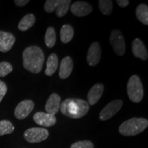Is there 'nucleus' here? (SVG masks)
Returning a JSON list of instances; mask_svg holds the SVG:
<instances>
[{
    "label": "nucleus",
    "mask_w": 148,
    "mask_h": 148,
    "mask_svg": "<svg viewBox=\"0 0 148 148\" xmlns=\"http://www.w3.org/2000/svg\"><path fill=\"white\" fill-rule=\"evenodd\" d=\"M45 62V55L39 47L36 45L25 48L23 52V65L25 69L32 73L41 71Z\"/></svg>",
    "instance_id": "1"
},
{
    "label": "nucleus",
    "mask_w": 148,
    "mask_h": 148,
    "mask_svg": "<svg viewBox=\"0 0 148 148\" xmlns=\"http://www.w3.org/2000/svg\"><path fill=\"white\" fill-rule=\"evenodd\" d=\"M90 106L86 101L78 98H68L60 103L62 114L72 119H79L88 113Z\"/></svg>",
    "instance_id": "2"
},
{
    "label": "nucleus",
    "mask_w": 148,
    "mask_h": 148,
    "mask_svg": "<svg viewBox=\"0 0 148 148\" xmlns=\"http://www.w3.org/2000/svg\"><path fill=\"white\" fill-rule=\"evenodd\" d=\"M147 126V119L141 117H133L126 120L120 125L119 132L123 136H135L145 130Z\"/></svg>",
    "instance_id": "3"
},
{
    "label": "nucleus",
    "mask_w": 148,
    "mask_h": 148,
    "mask_svg": "<svg viewBox=\"0 0 148 148\" xmlns=\"http://www.w3.org/2000/svg\"><path fill=\"white\" fill-rule=\"evenodd\" d=\"M127 93L129 99L134 103H139L143 99V87L137 75H133L130 77L127 84Z\"/></svg>",
    "instance_id": "4"
},
{
    "label": "nucleus",
    "mask_w": 148,
    "mask_h": 148,
    "mask_svg": "<svg viewBox=\"0 0 148 148\" xmlns=\"http://www.w3.org/2000/svg\"><path fill=\"white\" fill-rule=\"evenodd\" d=\"M109 40L114 53L116 55L119 56H122L125 54V40L121 31L119 29H113L110 33Z\"/></svg>",
    "instance_id": "5"
},
{
    "label": "nucleus",
    "mask_w": 148,
    "mask_h": 148,
    "mask_svg": "<svg viewBox=\"0 0 148 148\" xmlns=\"http://www.w3.org/2000/svg\"><path fill=\"white\" fill-rule=\"evenodd\" d=\"M23 136L25 139L29 143H40L47 139L49 136V132L45 128L32 127L25 131Z\"/></svg>",
    "instance_id": "6"
},
{
    "label": "nucleus",
    "mask_w": 148,
    "mask_h": 148,
    "mask_svg": "<svg viewBox=\"0 0 148 148\" xmlns=\"http://www.w3.org/2000/svg\"><path fill=\"white\" fill-rule=\"evenodd\" d=\"M123 106V101L121 99H115L109 102L99 112V119L106 121L117 113Z\"/></svg>",
    "instance_id": "7"
},
{
    "label": "nucleus",
    "mask_w": 148,
    "mask_h": 148,
    "mask_svg": "<svg viewBox=\"0 0 148 148\" xmlns=\"http://www.w3.org/2000/svg\"><path fill=\"white\" fill-rule=\"evenodd\" d=\"M34 108V101L30 99L21 101L14 109V116L18 119H24L31 113Z\"/></svg>",
    "instance_id": "8"
},
{
    "label": "nucleus",
    "mask_w": 148,
    "mask_h": 148,
    "mask_svg": "<svg viewBox=\"0 0 148 148\" xmlns=\"http://www.w3.org/2000/svg\"><path fill=\"white\" fill-rule=\"evenodd\" d=\"M101 49L99 42H93L88 48L86 61L90 66L97 65L101 59Z\"/></svg>",
    "instance_id": "9"
},
{
    "label": "nucleus",
    "mask_w": 148,
    "mask_h": 148,
    "mask_svg": "<svg viewBox=\"0 0 148 148\" xmlns=\"http://www.w3.org/2000/svg\"><path fill=\"white\" fill-rule=\"evenodd\" d=\"M33 119L36 124L43 127H51L56 123V117L47 112H38L33 116Z\"/></svg>",
    "instance_id": "10"
},
{
    "label": "nucleus",
    "mask_w": 148,
    "mask_h": 148,
    "mask_svg": "<svg viewBox=\"0 0 148 148\" xmlns=\"http://www.w3.org/2000/svg\"><path fill=\"white\" fill-rule=\"evenodd\" d=\"M70 10L73 15L82 17L89 14L92 11V7L86 1H77L71 5Z\"/></svg>",
    "instance_id": "11"
},
{
    "label": "nucleus",
    "mask_w": 148,
    "mask_h": 148,
    "mask_svg": "<svg viewBox=\"0 0 148 148\" xmlns=\"http://www.w3.org/2000/svg\"><path fill=\"white\" fill-rule=\"evenodd\" d=\"M15 37L12 33L0 30V51L7 52L13 47Z\"/></svg>",
    "instance_id": "12"
},
{
    "label": "nucleus",
    "mask_w": 148,
    "mask_h": 148,
    "mask_svg": "<svg viewBox=\"0 0 148 148\" xmlns=\"http://www.w3.org/2000/svg\"><path fill=\"white\" fill-rule=\"evenodd\" d=\"M61 103V98L57 93L51 94L45 103L47 113L55 115L58 112Z\"/></svg>",
    "instance_id": "13"
},
{
    "label": "nucleus",
    "mask_w": 148,
    "mask_h": 148,
    "mask_svg": "<svg viewBox=\"0 0 148 148\" xmlns=\"http://www.w3.org/2000/svg\"><path fill=\"white\" fill-rule=\"evenodd\" d=\"M104 90V86L101 83H97L92 86L88 92L87 99L89 105H94L100 99Z\"/></svg>",
    "instance_id": "14"
},
{
    "label": "nucleus",
    "mask_w": 148,
    "mask_h": 148,
    "mask_svg": "<svg viewBox=\"0 0 148 148\" xmlns=\"http://www.w3.org/2000/svg\"><path fill=\"white\" fill-rule=\"evenodd\" d=\"M132 53L136 58L146 60L148 58V53L143 42L139 38H135L132 42Z\"/></svg>",
    "instance_id": "15"
},
{
    "label": "nucleus",
    "mask_w": 148,
    "mask_h": 148,
    "mask_svg": "<svg viewBox=\"0 0 148 148\" xmlns=\"http://www.w3.org/2000/svg\"><path fill=\"white\" fill-rule=\"evenodd\" d=\"M73 68V62L70 56H66L63 58L60 64L59 69V77L60 79H64L71 75Z\"/></svg>",
    "instance_id": "16"
},
{
    "label": "nucleus",
    "mask_w": 148,
    "mask_h": 148,
    "mask_svg": "<svg viewBox=\"0 0 148 148\" xmlns=\"http://www.w3.org/2000/svg\"><path fill=\"white\" fill-rule=\"evenodd\" d=\"M58 65V58L56 53H51L49 56L47 63H46V69L45 73L47 76H51L56 71Z\"/></svg>",
    "instance_id": "17"
},
{
    "label": "nucleus",
    "mask_w": 148,
    "mask_h": 148,
    "mask_svg": "<svg viewBox=\"0 0 148 148\" xmlns=\"http://www.w3.org/2000/svg\"><path fill=\"white\" fill-rule=\"evenodd\" d=\"M36 22V17L33 14H27L22 18L18 25V28L22 32L28 30L34 25Z\"/></svg>",
    "instance_id": "18"
},
{
    "label": "nucleus",
    "mask_w": 148,
    "mask_h": 148,
    "mask_svg": "<svg viewBox=\"0 0 148 148\" xmlns=\"http://www.w3.org/2000/svg\"><path fill=\"white\" fill-rule=\"evenodd\" d=\"M74 35V29L71 25L69 24L63 25L60 31V37L61 42L63 43H68L73 38Z\"/></svg>",
    "instance_id": "19"
},
{
    "label": "nucleus",
    "mask_w": 148,
    "mask_h": 148,
    "mask_svg": "<svg viewBox=\"0 0 148 148\" xmlns=\"http://www.w3.org/2000/svg\"><path fill=\"white\" fill-rule=\"evenodd\" d=\"M136 16L138 21L144 25H148V6L141 3L138 5L136 9Z\"/></svg>",
    "instance_id": "20"
},
{
    "label": "nucleus",
    "mask_w": 148,
    "mask_h": 148,
    "mask_svg": "<svg viewBox=\"0 0 148 148\" xmlns=\"http://www.w3.org/2000/svg\"><path fill=\"white\" fill-rule=\"evenodd\" d=\"M56 42V33L53 27H47L45 34V43L49 48H52Z\"/></svg>",
    "instance_id": "21"
},
{
    "label": "nucleus",
    "mask_w": 148,
    "mask_h": 148,
    "mask_svg": "<svg viewBox=\"0 0 148 148\" xmlns=\"http://www.w3.org/2000/svg\"><path fill=\"white\" fill-rule=\"evenodd\" d=\"M71 2L70 0H59L56 8V14L58 17H62L67 13Z\"/></svg>",
    "instance_id": "22"
},
{
    "label": "nucleus",
    "mask_w": 148,
    "mask_h": 148,
    "mask_svg": "<svg viewBox=\"0 0 148 148\" xmlns=\"http://www.w3.org/2000/svg\"><path fill=\"white\" fill-rule=\"evenodd\" d=\"M113 2L110 0H99V8L103 15L108 16L112 13Z\"/></svg>",
    "instance_id": "23"
},
{
    "label": "nucleus",
    "mask_w": 148,
    "mask_h": 148,
    "mask_svg": "<svg viewBox=\"0 0 148 148\" xmlns=\"http://www.w3.org/2000/svg\"><path fill=\"white\" fill-rule=\"evenodd\" d=\"M14 130V125L8 120L0 121V136L11 134Z\"/></svg>",
    "instance_id": "24"
},
{
    "label": "nucleus",
    "mask_w": 148,
    "mask_h": 148,
    "mask_svg": "<svg viewBox=\"0 0 148 148\" xmlns=\"http://www.w3.org/2000/svg\"><path fill=\"white\" fill-rule=\"evenodd\" d=\"M13 67L12 64L8 62H0V77H5L12 71Z\"/></svg>",
    "instance_id": "25"
},
{
    "label": "nucleus",
    "mask_w": 148,
    "mask_h": 148,
    "mask_svg": "<svg viewBox=\"0 0 148 148\" xmlns=\"http://www.w3.org/2000/svg\"><path fill=\"white\" fill-rule=\"evenodd\" d=\"M59 0H47L44 5V10L47 13H51L56 10Z\"/></svg>",
    "instance_id": "26"
},
{
    "label": "nucleus",
    "mask_w": 148,
    "mask_h": 148,
    "mask_svg": "<svg viewBox=\"0 0 148 148\" xmlns=\"http://www.w3.org/2000/svg\"><path fill=\"white\" fill-rule=\"evenodd\" d=\"M70 148H94V145L90 140H80L72 144Z\"/></svg>",
    "instance_id": "27"
},
{
    "label": "nucleus",
    "mask_w": 148,
    "mask_h": 148,
    "mask_svg": "<svg viewBox=\"0 0 148 148\" xmlns=\"http://www.w3.org/2000/svg\"><path fill=\"white\" fill-rule=\"evenodd\" d=\"M7 86L5 84V82H3V81L0 80V102L3 99V98L7 92Z\"/></svg>",
    "instance_id": "28"
},
{
    "label": "nucleus",
    "mask_w": 148,
    "mask_h": 148,
    "mask_svg": "<svg viewBox=\"0 0 148 148\" xmlns=\"http://www.w3.org/2000/svg\"><path fill=\"white\" fill-rule=\"evenodd\" d=\"M116 3H117V4L119 5L120 7L123 8V7H126L129 5L130 1L128 0H117V1H116Z\"/></svg>",
    "instance_id": "29"
},
{
    "label": "nucleus",
    "mask_w": 148,
    "mask_h": 148,
    "mask_svg": "<svg viewBox=\"0 0 148 148\" xmlns=\"http://www.w3.org/2000/svg\"><path fill=\"white\" fill-rule=\"evenodd\" d=\"M14 3L18 6L21 7L27 4V3H29V1L28 0H14Z\"/></svg>",
    "instance_id": "30"
}]
</instances>
